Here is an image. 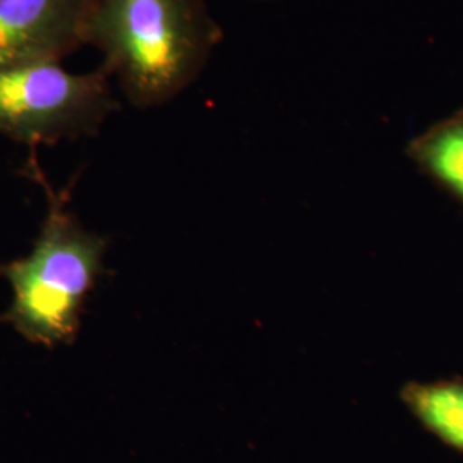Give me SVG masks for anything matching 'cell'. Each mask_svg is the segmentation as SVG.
I'll return each instance as SVG.
<instances>
[{
    "label": "cell",
    "mask_w": 463,
    "mask_h": 463,
    "mask_svg": "<svg viewBox=\"0 0 463 463\" xmlns=\"http://www.w3.org/2000/svg\"><path fill=\"white\" fill-rule=\"evenodd\" d=\"M21 174L42 187L47 212L28 256L0 265L13 288V302L0 315L28 342L42 347L72 345L81 331L84 304L103 268L109 241L88 231L71 208L76 179L57 189L30 149Z\"/></svg>",
    "instance_id": "2"
},
{
    "label": "cell",
    "mask_w": 463,
    "mask_h": 463,
    "mask_svg": "<svg viewBox=\"0 0 463 463\" xmlns=\"http://www.w3.org/2000/svg\"><path fill=\"white\" fill-rule=\"evenodd\" d=\"M400 398L419 424L441 443L463 453V380L411 381Z\"/></svg>",
    "instance_id": "6"
},
{
    "label": "cell",
    "mask_w": 463,
    "mask_h": 463,
    "mask_svg": "<svg viewBox=\"0 0 463 463\" xmlns=\"http://www.w3.org/2000/svg\"><path fill=\"white\" fill-rule=\"evenodd\" d=\"M118 109L103 67L71 72L45 62L0 71V136L30 149L95 137Z\"/></svg>",
    "instance_id": "3"
},
{
    "label": "cell",
    "mask_w": 463,
    "mask_h": 463,
    "mask_svg": "<svg viewBox=\"0 0 463 463\" xmlns=\"http://www.w3.org/2000/svg\"><path fill=\"white\" fill-rule=\"evenodd\" d=\"M405 153L430 181L463 206V107L417 134Z\"/></svg>",
    "instance_id": "5"
},
{
    "label": "cell",
    "mask_w": 463,
    "mask_h": 463,
    "mask_svg": "<svg viewBox=\"0 0 463 463\" xmlns=\"http://www.w3.org/2000/svg\"><path fill=\"white\" fill-rule=\"evenodd\" d=\"M263 2H266V0H263Z\"/></svg>",
    "instance_id": "7"
},
{
    "label": "cell",
    "mask_w": 463,
    "mask_h": 463,
    "mask_svg": "<svg viewBox=\"0 0 463 463\" xmlns=\"http://www.w3.org/2000/svg\"><path fill=\"white\" fill-rule=\"evenodd\" d=\"M97 0H0V71L62 62L86 45Z\"/></svg>",
    "instance_id": "4"
},
{
    "label": "cell",
    "mask_w": 463,
    "mask_h": 463,
    "mask_svg": "<svg viewBox=\"0 0 463 463\" xmlns=\"http://www.w3.org/2000/svg\"><path fill=\"white\" fill-rule=\"evenodd\" d=\"M223 30L204 0H97L86 45L122 97L139 110L158 109L196 83Z\"/></svg>",
    "instance_id": "1"
}]
</instances>
